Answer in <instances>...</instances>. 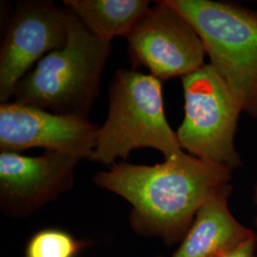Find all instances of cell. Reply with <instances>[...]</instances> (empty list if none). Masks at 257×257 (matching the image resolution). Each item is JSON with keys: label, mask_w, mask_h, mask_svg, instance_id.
Wrapping results in <instances>:
<instances>
[{"label": "cell", "mask_w": 257, "mask_h": 257, "mask_svg": "<svg viewBox=\"0 0 257 257\" xmlns=\"http://www.w3.org/2000/svg\"><path fill=\"white\" fill-rule=\"evenodd\" d=\"M232 172L183 152L153 166L116 163L92 180L132 205L136 233L171 246L182 241L203 205L230 185Z\"/></svg>", "instance_id": "6da1fadb"}, {"label": "cell", "mask_w": 257, "mask_h": 257, "mask_svg": "<svg viewBox=\"0 0 257 257\" xmlns=\"http://www.w3.org/2000/svg\"><path fill=\"white\" fill-rule=\"evenodd\" d=\"M68 29L66 45L43 56L19 81L13 97L56 114L88 117L111 42L94 36L70 11Z\"/></svg>", "instance_id": "7a4b0ae2"}, {"label": "cell", "mask_w": 257, "mask_h": 257, "mask_svg": "<svg viewBox=\"0 0 257 257\" xmlns=\"http://www.w3.org/2000/svg\"><path fill=\"white\" fill-rule=\"evenodd\" d=\"M142 148L159 151L165 159L184 152L166 117L161 81L119 69L110 84L108 116L99 127L91 161L110 168Z\"/></svg>", "instance_id": "3957f363"}, {"label": "cell", "mask_w": 257, "mask_h": 257, "mask_svg": "<svg viewBox=\"0 0 257 257\" xmlns=\"http://www.w3.org/2000/svg\"><path fill=\"white\" fill-rule=\"evenodd\" d=\"M193 25L210 64L257 119V11L214 0H168Z\"/></svg>", "instance_id": "277c9868"}, {"label": "cell", "mask_w": 257, "mask_h": 257, "mask_svg": "<svg viewBox=\"0 0 257 257\" xmlns=\"http://www.w3.org/2000/svg\"><path fill=\"white\" fill-rule=\"evenodd\" d=\"M184 118L176 131L189 155L234 171L243 162L235 146L241 104L228 84L209 64L181 78Z\"/></svg>", "instance_id": "5b68a950"}, {"label": "cell", "mask_w": 257, "mask_h": 257, "mask_svg": "<svg viewBox=\"0 0 257 257\" xmlns=\"http://www.w3.org/2000/svg\"><path fill=\"white\" fill-rule=\"evenodd\" d=\"M126 38L134 68H146L160 81L183 78L206 64L201 38L168 0L150 7Z\"/></svg>", "instance_id": "8992f818"}, {"label": "cell", "mask_w": 257, "mask_h": 257, "mask_svg": "<svg viewBox=\"0 0 257 257\" xmlns=\"http://www.w3.org/2000/svg\"><path fill=\"white\" fill-rule=\"evenodd\" d=\"M68 11L50 0L17 4L0 48V102H9L35 62L66 45Z\"/></svg>", "instance_id": "52a82bcc"}, {"label": "cell", "mask_w": 257, "mask_h": 257, "mask_svg": "<svg viewBox=\"0 0 257 257\" xmlns=\"http://www.w3.org/2000/svg\"><path fill=\"white\" fill-rule=\"evenodd\" d=\"M98 131L88 117L56 114L15 101L0 105V153L42 148L92 160Z\"/></svg>", "instance_id": "ba28073f"}, {"label": "cell", "mask_w": 257, "mask_h": 257, "mask_svg": "<svg viewBox=\"0 0 257 257\" xmlns=\"http://www.w3.org/2000/svg\"><path fill=\"white\" fill-rule=\"evenodd\" d=\"M81 159L45 151L39 156L0 153V211L26 218L74 188Z\"/></svg>", "instance_id": "9c48e42d"}, {"label": "cell", "mask_w": 257, "mask_h": 257, "mask_svg": "<svg viewBox=\"0 0 257 257\" xmlns=\"http://www.w3.org/2000/svg\"><path fill=\"white\" fill-rule=\"evenodd\" d=\"M231 192L230 184L203 205L172 257H219L256 236L231 213Z\"/></svg>", "instance_id": "30bf717a"}, {"label": "cell", "mask_w": 257, "mask_h": 257, "mask_svg": "<svg viewBox=\"0 0 257 257\" xmlns=\"http://www.w3.org/2000/svg\"><path fill=\"white\" fill-rule=\"evenodd\" d=\"M63 3L94 36L110 42L114 37H127L150 8L147 0H64Z\"/></svg>", "instance_id": "8fae6325"}, {"label": "cell", "mask_w": 257, "mask_h": 257, "mask_svg": "<svg viewBox=\"0 0 257 257\" xmlns=\"http://www.w3.org/2000/svg\"><path fill=\"white\" fill-rule=\"evenodd\" d=\"M88 242L60 229H44L34 233L25 248V257H76Z\"/></svg>", "instance_id": "7c38bea8"}, {"label": "cell", "mask_w": 257, "mask_h": 257, "mask_svg": "<svg viewBox=\"0 0 257 257\" xmlns=\"http://www.w3.org/2000/svg\"><path fill=\"white\" fill-rule=\"evenodd\" d=\"M256 236L249 239L240 247L231 250L230 252L219 257H257L256 256Z\"/></svg>", "instance_id": "4fadbf2b"}, {"label": "cell", "mask_w": 257, "mask_h": 257, "mask_svg": "<svg viewBox=\"0 0 257 257\" xmlns=\"http://www.w3.org/2000/svg\"><path fill=\"white\" fill-rule=\"evenodd\" d=\"M252 201L254 204V207H255V210H256V214H255V219H254V223H255V227H256L257 230V181L254 184V187H253V193H252ZM256 234L257 239V231L255 232Z\"/></svg>", "instance_id": "5bb4252c"}, {"label": "cell", "mask_w": 257, "mask_h": 257, "mask_svg": "<svg viewBox=\"0 0 257 257\" xmlns=\"http://www.w3.org/2000/svg\"><path fill=\"white\" fill-rule=\"evenodd\" d=\"M156 257H163V256H161V255H158V256H156Z\"/></svg>", "instance_id": "9a60e30c"}]
</instances>
